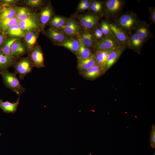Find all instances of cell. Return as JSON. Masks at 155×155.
Listing matches in <instances>:
<instances>
[{
  "instance_id": "obj_33",
  "label": "cell",
  "mask_w": 155,
  "mask_h": 155,
  "mask_svg": "<svg viewBox=\"0 0 155 155\" xmlns=\"http://www.w3.org/2000/svg\"><path fill=\"white\" fill-rule=\"evenodd\" d=\"M55 24L54 28L60 30L66 24L69 18L60 16L54 15Z\"/></svg>"
},
{
  "instance_id": "obj_24",
  "label": "cell",
  "mask_w": 155,
  "mask_h": 155,
  "mask_svg": "<svg viewBox=\"0 0 155 155\" xmlns=\"http://www.w3.org/2000/svg\"><path fill=\"white\" fill-rule=\"evenodd\" d=\"M20 98V96H19L16 101L13 103L10 102L8 100L3 102L2 99L0 98V108L4 113H15L19 104Z\"/></svg>"
},
{
  "instance_id": "obj_32",
  "label": "cell",
  "mask_w": 155,
  "mask_h": 155,
  "mask_svg": "<svg viewBox=\"0 0 155 155\" xmlns=\"http://www.w3.org/2000/svg\"><path fill=\"white\" fill-rule=\"evenodd\" d=\"M99 26L104 36H113L109 26L108 20L106 19L102 20L99 24Z\"/></svg>"
},
{
  "instance_id": "obj_23",
  "label": "cell",
  "mask_w": 155,
  "mask_h": 155,
  "mask_svg": "<svg viewBox=\"0 0 155 155\" xmlns=\"http://www.w3.org/2000/svg\"><path fill=\"white\" fill-rule=\"evenodd\" d=\"M58 46L64 47L75 55L79 50L80 44L78 38L71 37Z\"/></svg>"
},
{
  "instance_id": "obj_35",
  "label": "cell",
  "mask_w": 155,
  "mask_h": 155,
  "mask_svg": "<svg viewBox=\"0 0 155 155\" xmlns=\"http://www.w3.org/2000/svg\"><path fill=\"white\" fill-rule=\"evenodd\" d=\"M19 1L18 0H1L0 2L3 6L14 7Z\"/></svg>"
},
{
  "instance_id": "obj_43",
  "label": "cell",
  "mask_w": 155,
  "mask_h": 155,
  "mask_svg": "<svg viewBox=\"0 0 155 155\" xmlns=\"http://www.w3.org/2000/svg\"><path fill=\"white\" fill-rule=\"evenodd\" d=\"M1 134L0 133V137L1 136Z\"/></svg>"
},
{
  "instance_id": "obj_8",
  "label": "cell",
  "mask_w": 155,
  "mask_h": 155,
  "mask_svg": "<svg viewBox=\"0 0 155 155\" xmlns=\"http://www.w3.org/2000/svg\"><path fill=\"white\" fill-rule=\"evenodd\" d=\"M69 36L78 38L83 31L78 22L72 18H69L66 24L61 29Z\"/></svg>"
},
{
  "instance_id": "obj_11",
  "label": "cell",
  "mask_w": 155,
  "mask_h": 155,
  "mask_svg": "<svg viewBox=\"0 0 155 155\" xmlns=\"http://www.w3.org/2000/svg\"><path fill=\"white\" fill-rule=\"evenodd\" d=\"M33 67L39 68L44 67V55L40 46L37 44L28 54Z\"/></svg>"
},
{
  "instance_id": "obj_2",
  "label": "cell",
  "mask_w": 155,
  "mask_h": 155,
  "mask_svg": "<svg viewBox=\"0 0 155 155\" xmlns=\"http://www.w3.org/2000/svg\"><path fill=\"white\" fill-rule=\"evenodd\" d=\"M125 4L124 0L105 1L102 15L108 20H114L123 13Z\"/></svg>"
},
{
  "instance_id": "obj_18",
  "label": "cell",
  "mask_w": 155,
  "mask_h": 155,
  "mask_svg": "<svg viewBox=\"0 0 155 155\" xmlns=\"http://www.w3.org/2000/svg\"><path fill=\"white\" fill-rule=\"evenodd\" d=\"M78 38L85 46L94 51V46L97 41L94 37L92 31L83 30Z\"/></svg>"
},
{
  "instance_id": "obj_4",
  "label": "cell",
  "mask_w": 155,
  "mask_h": 155,
  "mask_svg": "<svg viewBox=\"0 0 155 155\" xmlns=\"http://www.w3.org/2000/svg\"><path fill=\"white\" fill-rule=\"evenodd\" d=\"M99 18V16L91 13L79 15L77 17L83 30L92 31L98 26Z\"/></svg>"
},
{
  "instance_id": "obj_15",
  "label": "cell",
  "mask_w": 155,
  "mask_h": 155,
  "mask_svg": "<svg viewBox=\"0 0 155 155\" xmlns=\"http://www.w3.org/2000/svg\"><path fill=\"white\" fill-rule=\"evenodd\" d=\"M16 11V17L19 21H24L28 20L38 18L37 14L32 12L30 8L24 6H15Z\"/></svg>"
},
{
  "instance_id": "obj_7",
  "label": "cell",
  "mask_w": 155,
  "mask_h": 155,
  "mask_svg": "<svg viewBox=\"0 0 155 155\" xmlns=\"http://www.w3.org/2000/svg\"><path fill=\"white\" fill-rule=\"evenodd\" d=\"M45 33L53 44L57 46L71 37L60 30L50 27L46 30Z\"/></svg>"
},
{
  "instance_id": "obj_29",
  "label": "cell",
  "mask_w": 155,
  "mask_h": 155,
  "mask_svg": "<svg viewBox=\"0 0 155 155\" xmlns=\"http://www.w3.org/2000/svg\"><path fill=\"white\" fill-rule=\"evenodd\" d=\"M6 32L10 37L19 38L23 37L26 34L18 24L9 28Z\"/></svg>"
},
{
  "instance_id": "obj_27",
  "label": "cell",
  "mask_w": 155,
  "mask_h": 155,
  "mask_svg": "<svg viewBox=\"0 0 155 155\" xmlns=\"http://www.w3.org/2000/svg\"><path fill=\"white\" fill-rule=\"evenodd\" d=\"M80 44L78 51L75 55L77 60L83 59L90 57L93 54L94 51L92 49L85 46L80 40L78 38Z\"/></svg>"
},
{
  "instance_id": "obj_20",
  "label": "cell",
  "mask_w": 155,
  "mask_h": 155,
  "mask_svg": "<svg viewBox=\"0 0 155 155\" xmlns=\"http://www.w3.org/2000/svg\"><path fill=\"white\" fill-rule=\"evenodd\" d=\"M127 48L122 46L115 49L109 54L107 59L106 69L107 70L113 66Z\"/></svg>"
},
{
  "instance_id": "obj_19",
  "label": "cell",
  "mask_w": 155,
  "mask_h": 155,
  "mask_svg": "<svg viewBox=\"0 0 155 155\" xmlns=\"http://www.w3.org/2000/svg\"><path fill=\"white\" fill-rule=\"evenodd\" d=\"M117 48L94 51L93 53L96 63L106 70V65L108 57L110 53Z\"/></svg>"
},
{
  "instance_id": "obj_37",
  "label": "cell",
  "mask_w": 155,
  "mask_h": 155,
  "mask_svg": "<svg viewBox=\"0 0 155 155\" xmlns=\"http://www.w3.org/2000/svg\"><path fill=\"white\" fill-rule=\"evenodd\" d=\"M148 11L150 14L149 19L150 20V24L155 22V7H148Z\"/></svg>"
},
{
  "instance_id": "obj_16",
  "label": "cell",
  "mask_w": 155,
  "mask_h": 155,
  "mask_svg": "<svg viewBox=\"0 0 155 155\" xmlns=\"http://www.w3.org/2000/svg\"><path fill=\"white\" fill-rule=\"evenodd\" d=\"M18 24L26 33L34 31H42L38 18L19 21Z\"/></svg>"
},
{
  "instance_id": "obj_22",
  "label": "cell",
  "mask_w": 155,
  "mask_h": 155,
  "mask_svg": "<svg viewBox=\"0 0 155 155\" xmlns=\"http://www.w3.org/2000/svg\"><path fill=\"white\" fill-rule=\"evenodd\" d=\"M77 61V67L80 73L91 68L96 63L93 53L88 58Z\"/></svg>"
},
{
  "instance_id": "obj_6",
  "label": "cell",
  "mask_w": 155,
  "mask_h": 155,
  "mask_svg": "<svg viewBox=\"0 0 155 155\" xmlns=\"http://www.w3.org/2000/svg\"><path fill=\"white\" fill-rule=\"evenodd\" d=\"M108 21L110 29L115 39L121 46L128 48L129 35L117 26L113 22Z\"/></svg>"
},
{
  "instance_id": "obj_13",
  "label": "cell",
  "mask_w": 155,
  "mask_h": 155,
  "mask_svg": "<svg viewBox=\"0 0 155 155\" xmlns=\"http://www.w3.org/2000/svg\"><path fill=\"white\" fill-rule=\"evenodd\" d=\"M133 31V33L146 41L154 37L150 29V24L145 21H141Z\"/></svg>"
},
{
  "instance_id": "obj_40",
  "label": "cell",
  "mask_w": 155,
  "mask_h": 155,
  "mask_svg": "<svg viewBox=\"0 0 155 155\" xmlns=\"http://www.w3.org/2000/svg\"><path fill=\"white\" fill-rule=\"evenodd\" d=\"M90 0H81L79 3L78 7H80L83 6L88 2Z\"/></svg>"
},
{
  "instance_id": "obj_17",
  "label": "cell",
  "mask_w": 155,
  "mask_h": 155,
  "mask_svg": "<svg viewBox=\"0 0 155 155\" xmlns=\"http://www.w3.org/2000/svg\"><path fill=\"white\" fill-rule=\"evenodd\" d=\"M40 32L39 31L29 32L26 33L23 37L28 54L37 44V41Z\"/></svg>"
},
{
  "instance_id": "obj_14",
  "label": "cell",
  "mask_w": 155,
  "mask_h": 155,
  "mask_svg": "<svg viewBox=\"0 0 155 155\" xmlns=\"http://www.w3.org/2000/svg\"><path fill=\"white\" fill-rule=\"evenodd\" d=\"M28 53L27 48L19 39L15 41L12 44L11 49V57L16 60Z\"/></svg>"
},
{
  "instance_id": "obj_9",
  "label": "cell",
  "mask_w": 155,
  "mask_h": 155,
  "mask_svg": "<svg viewBox=\"0 0 155 155\" xmlns=\"http://www.w3.org/2000/svg\"><path fill=\"white\" fill-rule=\"evenodd\" d=\"M121 46L113 36H104L101 39L96 42L93 51L109 49Z\"/></svg>"
},
{
  "instance_id": "obj_26",
  "label": "cell",
  "mask_w": 155,
  "mask_h": 155,
  "mask_svg": "<svg viewBox=\"0 0 155 155\" xmlns=\"http://www.w3.org/2000/svg\"><path fill=\"white\" fill-rule=\"evenodd\" d=\"M16 9L14 7L3 6L0 11V21L16 17Z\"/></svg>"
},
{
  "instance_id": "obj_34",
  "label": "cell",
  "mask_w": 155,
  "mask_h": 155,
  "mask_svg": "<svg viewBox=\"0 0 155 155\" xmlns=\"http://www.w3.org/2000/svg\"><path fill=\"white\" fill-rule=\"evenodd\" d=\"M93 34L97 41L101 39L104 36L99 26L92 31Z\"/></svg>"
},
{
  "instance_id": "obj_12",
  "label": "cell",
  "mask_w": 155,
  "mask_h": 155,
  "mask_svg": "<svg viewBox=\"0 0 155 155\" xmlns=\"http://www.w3.org/2000/svg\"><path fill=\"white\" fill-rule=\"evenodd\" d=\"M106 71L104 68L96 63L91 68L80 73L85 79L93 80L101 76Z\"/></svg>"
},
{
  "instance_id": "obj_41",
  "label": "cell",
  "mask_w": 155,
  "mask_h": 155,
  "mask_svg": "<svg viewBox=\"0 0 155 155\" xmlns=\"http://www.w3.org/2000/svg\"><path fill=\"white\" fill-rule=\"evenodd\" d=\"M2 7L3 6H2V5L0 2V11H1Z\"/></svg>"
},
{
  "instance_id": "obj_30",
  "label": "cell",
  "mask_w": 155,
  "mask_h": 155,
  "mask_svg": "<svg viewBox=\"0 0 155 155\" xmlns=\"http://www.w3.org/2000/svg\"><path fill=\"white\" fill-rule=\"evenodd\" d=\"M19 39L20 38L18 37H8L4 44L0 50L6 56L13 58L11 57V47L13 43Z\"/></svg>"
},
{
  "instance_id": "obj_36",
  "label": "cell",
  "mask_w": 155,
  "mask_h": 155,
  "mask_svg": "<svg viewBox=\"0 0 155 155\" xmlns=\"http://www.w3.org/2000/svg\"><path fill=\"white\" fill-rule=\"evenodd\" d=\"M150 142L151 147L154 148H155V125L154 124L152 126Z\"/></svg>"
},
{
  "instance_id": "obj_5",
  "label": "cell",
  "mask_w": 155,
  "mask_h": 155,
  "mask_svg": "<svg viewBox=\"0 0 155 155\" xmlns=\"http://www.w3.org/2000/svg\"><path fill=\"white\" fill-rule=\"evenodd\" d=\"M14 73L19 75L21 80H23L25 76L30 72L33 67L29 57H23L16 61L13 65Z\"/></svg>"
},
{
  "instance_id": "obj_28",
  "label": "cell",
  "mask_w": 155,
  "mask_h": 155,
  "mask_svg": "<svg viewBox=\"0 0 155 155\" xmlns=\"http://www.w3.org/2000/svg\"><path fill=\"white\" fill-rule=\"evenodd\" d=\"M23 3L24 7L34 11L41 9L46 5V1L42 0H25Z\"/></svg>"
},
{
  "instance_id": "obj_1",
  "label": "cell",
  "mask_w": 155,
  "mask_h": 155,
  "mask_svg": "<svg viewBox=\"0 0 155 155\" xmlns=\"http://www.w3.org/2000/svg\"><path fill=\"white\" fill-rule=\"evenodd\" d=\"M114 23L129 36L141 22L134 12L129 11L113 20Z\"/></svg>"
},
{
  "instance_id": "obj_31",
  "label": "cell",
  "mask_w": 155,
  "mask_h": 155,
  "mask_svg": "<svg viewBox=\"0 0 155 155\" xmlns=\"http://www.w3.org/2000/svg\"><path fill=\"white\" fill-rule=\"evenodd\" d=\"M19 20L15 17L13 18L4 20L0 22V31L5 32L10 27L18 24Z\"/></svg>"
},
{
  "instance_id": "obj_42",
  "label": "cell",
  "mask_w": 155,
  "mask_h": 155,
  "mask_svg": "<svg viewBox=\"0 0 155 155\" xmlns=\"http://www.w3.org/2000/svg\"><path fill=\"white\" fill-rule=\"evenodd\" d=\"M0 28H1V22L0 21Z\"/></svg>"
},
{
  "instance_id": "obj_21",
  "label": "cell",
  "mask_w": 155,
  "mask_h": 155,
  "mask_svg": "<svg viewBox=\"0 0 155 155\" xmlns=\"http://www.w3.org/2000/svg\"><path fill=\"white\" fill-rule=\"evenodd\" d=\"M146 40L135 34H132L129 37L128 48L139 52Z\"/></svg>"
},
{
  "instance_id": "obj_10",
  "label": "cell",
  "mask_w": 155,
  "mask_h": 155,
  "mask_svg": "<svg viewBox=\"0 0 155 155\" xmlns=\"http://www.w3.org/2000/svg\"><path fill=\"white\" fill-rule=\"evenodd\" d=\"M50 4L46 5L42 8L38 14V20L42 31H44L46 24L54 15V11Z\"/></svg>"
},
{
  "instance_id": "obj_3",
  "label": "cell",
  "mask_w": 155,
  "mask_h": 155,
  "mask_svg": "<svg viewBox=\"0 0 155 155\" xmlns=\"http://www.w3.org/2000/svg\"><path fill=\"white\" fill-rule=\"evenodd\" d=\"M3 83L6 87L11 90L19 96L25 91V88L20 84L14 72L6 70L0 72Z\"/></svg>"
},
{
  "instance_id": "obj_39",
  "label": "cell",
  "mask_w": 155,
  "mask_h": 155,
  "mask_svg": "<svg viewBox=\"0 0 155 155\" xmlns=\"http://www.w3.org/2000/svg\"><path fill=\"white\" fill-rule=\"evenodd\" d=\"M92 1H90L85 5L81 7H78V10L79 11H83L89 9Z\"/></svg>"
},
{
  "instance_id": "obj_38",
  "label": "cell",
  "mask_w": 155,
  "mask_h": 155,
  "mask_svg": "<svg viewBox=\"0 0 155 155\" xmlns=\"http://www.w3.org/2000/svg\"><path fill=\"white\" fill-rule=\"evenodd\" d=\"M5 32L0 31V49L1 48L8 37Z\"/></svg>"
},
{
  "instance_id": "obj_25",
  "label": "cell",
  "mask_w": 155,
  "mask_h": 155,
  "mask_svg": "<svg viewBox=\"0 0 155 155\" xmlns=\"http://www.w3.org/2000/svg\"><path fill=\"white\" fill-rule=\"evenodd\" d=\"M17 60L6 56L0 50V72L8 70L13 65Z\"/></svg>"
}]
</instances>
